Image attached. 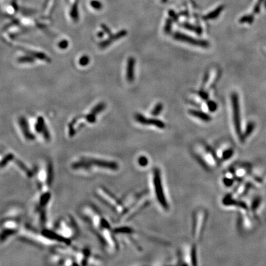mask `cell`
Listing matches in <instances>:
<instances>
[{
	"instance_id": "1",
	"label": "cell",
	"mask_w": 266,
	"mask_h": 266,
	"mask_svg": "<svg viewBox=\"0 0 266 266\" xmlns=\"http://www.w3.org/2000/svg\"><path fill=\"white\" fill-rule=\"evenodd\" d=\"M81 214L97 237L104 250L109 254L117 253L120 248L117 237L102 213L93 205L86 204L81 208Z\"/></svg>"
},
{
	"instance_id": "2",
	"label": "cell",
	"mask_w": 266,
	"mask_h": 266,
	"mask_svg": "<svg viewBox=\"0 0 266 266\" xmlns=\"http://www.w3.org/2000/svg\"><path fill=\"white\" fill-rule=\"evenodd\" d=\"M72 169L83 174L113 173L119 171L120 166L115 160L97 156L83 155L74 160Z\"/></svg>"
},
{
	"instance_id": "3",
	"label": "cell",
	"mask_w": 266,
	"mask_h": 266,
	"mask_svg": "<svg viewBox=\"0 0 266 266\" xmlns=\"http://www.w3.org/2000/svg\"><path fill=\"white\" fill-rule=\"evenodd\" d=\"M150 203V194L146 190L129 194L122 198L123 210L117 218V222L124 223L131 220Z\"/></svg>"
},
{
	"instance_id": "4",
	"label": "cell",
	"mask_w": 266,
	"mask_h": 266,
	"mask_svg": "<svg viewBox=\"0 0 266 266\" xmlns=\"http://www.w3.org/2000/svg\"><path fill=\"white\" fill-rule=\"evenodd\" d=\"M151 193L159 208L164 212L170 210V205L163 181V173L159 166H155L149 176Z\"/></svg>"
},
{
	"instance_id": "5",
	"label": "cell",
	"mask_w": 266,
	"mask_h": 266,
	"mask_svg": "<svg viewBox=\"0 0 266 266\" xmlns=\"http://www.w3.org/2000/svg\"><path fill=\"white\" fill-rule=\"evenodd\" d=\"M94 195L99 201L113 211L117 216V218L119 217L123 210L122 199L119 198L110 190L103 186L96 188Z\"/></svg>"
},
{
	"instance_id": "6",
	"label": "cell",
	"mask_w": 266,
	"mask_h": 266,
	"mask_svg": "<svg viewBox=\"0 0 266 266\" xmlns=\"http://www.w3.org/2000/svg\"><path fill=\"white\" fill-rule=\"evenodd\" d=\"M207 213L203 210H197L193 215L192 235L195 240H200L205 227Z\"/></svg>"
},
{
	"instance_id": "7",
	"label": "cell",
	"mask_w": 266,
	"mask_h": 266,
	"mask_svg": "<svg viewBox=\"0 0 266 266\" xmlns=\"http://www.w3.org/2000/svg\"><path fill=\"white\" fill-rule=\"evenodd\" d=\"M231 105L232 110V116H233V123L236 134L240 137L241 140H242V133L241 131V119H240V103L239 98L237 93H233L230 97Z\"/></svg>"
},
{
	"instance_id": "8",
	"label": "cell",
	"mask_w": 266,
	"mask_h": 266,
	"mask_svg": "<svg viewBox=\"0 0 266 266\" xmlns=\"http://www.w3.org/2000/svg\"><path fill=\"white\" fill-rule=\"evenodd\" d=\"M114 234H115L116 237H120L123 239L125 242H129V244L134 246L135 248L139 249V245L136 243L135 240L136 231L135 230L131 227L129 226H119L117 227L113 228Z\"/></svg>"
},
{
	"instance_id": "9",
	"label": "cell",
	"mask_w": 266,
	"mask_h": 266,
	"mask_svg": "<svg viewBox=\"0 0 266 266\" xmlns=\"http://www.w3.org/2000/svg\"><path fill=\"white\" fill-rule=\"evenodd\" d=\"M173 37L174 39L178 41L189 44L194 46L205 48L209 46V43L208 42V41L200 39L195 38L194 37L188 36L180 32L174 33L173 35Z\"/></svg>"
},
{
	"instance_id": "10",
	"label": "cell",
	"mask_w": 266,
	"mask_h": 266,
	"mask_svg": "<svg viewBox=\"0 0 266 266\" xmlns=\"http://www.w3.org/2000/svg\"><path fill=\"white\" fill-rule=\"evenodd\" d=\"M135 120L142 125L145 126H153L161 129H163L166 127L165 123L158 119L147 118L142 114L137 113L135 115Z\"/></svg>"
},
{
	"instance_id": "11",
	"label": "cell",
	"mask_w": 266,
	"mask_h": 266,
	"mask_svg": "<svg viewBox=\"0 0 266 266\" xmlns=\"http://www.w3.org/2000/svg\"><path fill=\"white\" fill-rule=\"evenodd\" d=\"M127 33L128 32L126 30H121L120 31L115 33V34H111L107 39L104 41H102L101 43H99V46L102 49H104L109 46L111 44L115 42L116 41H118L120 39L126 37L127 35Z\"/></svg>"
},
{
	"instance_id": "12",
	"label": "cell",
	"mask_w": 266,
	"mask_h": 266,
	"mask_svg": "<svg viewBox=\"0 0 266 266\" xmlns=\"http://www.w3.org/2000/svg\"><path fill=\"white\" fill-rule=\"evenodd\" d=\"M135 65L136 60L134 57H130L128 58L126 65V79L127 81L131 83L134 80L135 78Z\"/></svg>"
},
{
	"instance_id": "13",
	"label": "cell",
	"mask_w": 266,
	"mask_h": 266,
	"mask_svg": "<svg viewBox=\"0 0 266 266\" xmlns=\"http://www.w3.org/2000/svg\"><path fill=\"white\" fill-rule=\"evenodd\" d=\"M189 114L199 119L200 120L205 122H208L211 120V116L208 114H206V113L200 110H189Z\"/></svg>"
},
{
	"instance_id": "14",
	"label": "cell",
	"mask_w": 266,
	"mask_h": 266,
	"mask_svg": "<svg viewBox=\"0 0 266 266\" xmlns=\"http://www.w3.org/2000/svg\"><path fill=\"white\" fill-rule=\"evenodd\" d=\"M137 164L140 168H145L147 167L149 164L148 158L144 155H141L139 156L137 159Z\"/></svg>"
},
{
	"instance_id": "15",
	"label": "cell",
	"mask_w": 266,
	"mask_h": 266,
	"mask_svg": "<svg viewBox=\"0 0 266 266\" xmlns=\"http://www.w3.org/2000/svg\"><path fill=\"white\" fill-rule=\"evenodd\" d=\"M105 107H106V105L105 103H103V102L99 103L97 105H96L92 110H91V113H93L95 115H97V114L100 113L104 110H105Z\"/></svg>"
},
{
	"instance_id": "16",
	"label": "cell",
	"mask_w": 266,
	"mask_h": 266,
	"mask_svg": "<svg viewBox=\"0 0 266 266\" xmlns=\"http://www.w3.org/2000/svg\"><path fill=\"white\" fill-rule=\"evenodd\" d=\"M234 152L232 148H228L223 151L222 154L221 155V159L224 160H228L234 155Z\"/></svg>"
},
{
	"instance_id": "17",
	"label": "cell",
	"mask_w": 266,
	"mask_h": 266,
	"mask_svg": "<svg viewBox=\"0 0 266 266\" xmlns=\"http://www.w3.org/2000/svg\"><path fill=\"white\" fill-rule=\"evenodd\" d=\"M254 129V123H249L248 124V126H247L246 129L244 134H243L242 140L245 139V137H247L249 136H250V134L253 132Z\"/></svg>"
},
{
	"instance_id": "18",
	"label": "cell",
	"mask_w": 266,
	"mask_h": 266,
	"mask_svg": "<svg viewBox=\"0 0 266 266\" xmlns=\"http://www.w3.org/2000/svg\"><path fill=\"white\" fill-rule=\"evenodd\" d=\"M70 15L73 19V20H77L78 19V7L77 3H74L70 11Z\"/></svg>"
},
{
	"instance_id": "19",
	"label": "cell",
	"mask_w": 266,
	"mask_h": 266,
	"mask_svg": "<svg viewBox=\"0 0 266 266\" xmlns=\"http://www.w3.org/2000/svg\"><path fill=\"white\" fill-rule=\"evenodd\" d=\"M163 105L162 103H160V102L158 103V104H156V105L155 106L154 109H153V110H152V112H151V114H152L153 116H156L159 115L160 113L162 112V111L163 110Z\"/></svg>"
},
{
	"instance_id": "20",
	"label": "cell",
	"mask_w": 266,
	"mask_h": 266,
	"mask_svg": "<svg viewBox=\"0 0 266 266\" xmlns=\"http://www.w3.org/2000/svg\"><path fill=\"white\" fill-rule=\"evenodd\" d=\"M90 4H91V7L96 10H101L102 7V3L99 1H97V0H93V1H91L90 3Z\"/></svg>"
},
{
	"instance_id": "21",
	"label": "cell",
	"mask_w": 266,
	"mask_h": 266,
	"mask_svg": "<svg viewBox=\"0 0 266 266\" xmlns=\"http://www.w3.org/2000/svg\"><path fill=\"white\" fill-rule=\"evenodd\" d=\"M89 57H88L87 56H83L80 58L79 62L80 65L81 66H86L89 63Z\"/></svg>"
},
{
	"instance_id": "22",
	"label": "cell",
	"mask_w": 266,
	"mask_h": 266,
	"mask_svg": "<svg viewBox=\"0 0 266 266\" xmlns=\"http://www.w3.org/2000/svg\"><path fill=\"white\" fill-rule=\"evenodd\" d=\"M86 120L89 123H94L96 121V115L91 113L86 116Z\"/></svg>"
},
{
	"instance_id": "23",
	"label": "cell",
	"mask_w": 266,
	"mask_h": 266,
	"mask_svg": "<svg viewBox=\"0 0 266 266\" xmlns=\"http://www.w3.org/2000/svg\"><path fill=\"white\" fill-rule=\"evenodd\" d=\"M172 27V20L171 19H168L166 22L165 27H164V31L168 33L171 31Z\"/></svg>"
},
{
	"instance_id": "24",
	"label": "cell",
	"mask_w": 266,
	"mask_h": 266,
	"mask_svg": "<svg viewBox=\"0 0 266 266\" xmlns=\"http://www.w3.org/2000/svg\"><path fill=\"white\" fill-rule=\"evenodd\" d=\"M208 107L210 112H214L216 109H217V104L213 101H210L208 103Z\"/></svg>"
},
{
	"instance_id": "25",
	"label": "cell",
	"mask_w": 266,
	"mask_h": 266,
	"mask_svg": "<svg viewBox=\"0 0 266 266\" xmlns=\"http://www.w3.org/2000/svg\"><path fill=\"white\" fill-rule=\"evenodd\" d=\"M223 182H224V184H225L226 186L230 187V186H232L233 183H234V180H233L232 178H230L229 177H225L223 179Z\"/></svg>"
},
{
	"instance_id": "26",
	"label": "cell",
	"mask_w": 266,
	"mask_h": 266,
	"mask_svg": "<svg viewBox=\"0 0 266 266\" xmlns=\"http://www.w3.org/2000/svg\"><path fill=\"white\" fill-rule=\"evenodd\" d=\"M183 27H185L187 29H189L190 30H192V31H194L196 32L198 31V28L193 27L192 26H190V25H189V24H183Z\"/></svg>"
},
{
	"instance_id": "27",
	"label": "cell",
	"mask_w": 266,
	"mask_h": 266,
	"mask_svg": "<svg viewBox=\"0 0 266 266\" xmlns=\"http://www.w3.org/2000/svg\"><path fill=\"white\" fill-rule=\"evenodd\" d=\"M101 27L103 29V30L104 31V32H105L106 33H107L108 35H110L112 34L111 30H110V28L108 27L105 24H102L101 25Z\"/></svg>"
},
{
	"instance_id": "28",
	"label": "cell",
	"mask_w": 266,
	"mask_h": 266,
	"mask_svg": "<svg viewBox=\"0 0 266 266\" xmlns=\"http://www.w3.org/2000/svg\"><path fill=\"white\" fill-rule=\"evenodd\" d=\"M260 200L259 199H256L254 201V202L253 203V206H252V208L253 210H256L257 208V207L259 206Z\"/></svg>"
},
{
	"instance_id": "29",
	"label": "cell",
	"mask_w": 266,
	"mask_h": 266,
	"mask_svg": "<svg viewBox=\"0 0 266 266\" xmlns=\"http://www.w3.org/2000/svg\"><path fill=\"white\" fill-rule=\"evenodd\" d=\"M68 41H66V40H64V41H62V42L60 43V45H59V46L61 48H62V49H65V48H66V47L68 46Z\"/></svg>"
},
{
	"instance_id": "30",
	"label": "cell",
	"mask_w": 266,
	"mask_h": 266,
	"mask_svg": "<svg viewBox=\"0 0 266 266\" xmlns=\"http://www.w3.org/2000/svg\"><path fill=\"white\" fill-rule=\"evenodd\" d=\"M104 36V33L103 31H99L97 33V37L99 38H102Z\"/></svg>"
},
{
	"instance_id": "31",
	"label": "cell",
	"mask_w": 266,
	"mask_h": 266,
	"mask_svg": "<svg viewBox=\"0 0 266 266\" xmlns=\"http://www.w3.org/2000/svg\"><path fill=\"white\" fill-rule=\"evenodd\" d=\"M54 0H49V7H51L52 6V4H53Z\"/></svg>"
}]
</instances>
